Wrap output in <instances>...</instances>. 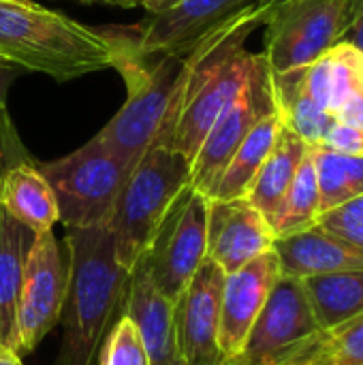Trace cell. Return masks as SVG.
Masks as SVG:
<instances>
[{
  "mask_svg": "<svg viewBox=\"0 0 363 365\" xmlns=\"http://www.w3.org/2000/svg\"><path fill=\"white\" fill-rule=\"evenodd\" d=\"M190 186V163L169 143L152 141L133 167L109 227L116 257L131 274L156 235L173 201Z\"/></svg>",
  "mask_w": 363,
  "mask_h": 365,
  "instance_id": "277c9868",
  "label": "cell"
},
{
  "mask_svg": "<svg viewBox=\"0 0 363 365\" xmlns=\"http://www.w3.org/2000/svg\"><path fill=\"white\" fill-rule=\"evenodd\" d=\"M302 79L308 96L336 120L338 109L363 81V53L342 41L302 68Z\"/></svg>",
  "mask_w": 363,
  "mask_h": 365,
  "instance_id": "e0dca14e",
  "label": "cell"
},
{
  "mask_svg": "<svg viewBox=\"0 0 363 365\" xmlns=\"http://www.w3.org/2000/svg\"><path fill=\"white\" fill-rule=\"evenodd\" d=\"M124 312L137 323L150 365H184L171 325L173 304H169L152 284L145 267L135 265L126 287Z\"/></svg>",
  "mask_w": 363,
  "mask_h": 365,
  "instance_id": "9a60e30c",
  "label": "cell"
},
{
  "mask_svg": "<svg viewBox=\"0 0 363 365\" xmlns=\"http://www.w3.org/2000/svg\"><path fill=\"white\" fill-rule=\"evenodd\" d=\"M68 287L62 308L64 334L56 365H92L107 325L122 304L131 274L116 257V237L107 225L66 229Z\"/></svg>",
  "mask_w": 363,
  "mask_h": 365,
  "instance_id": "6da1fadb",
  "label": "cell"
},
{
  "mask_svg": "<svg viewBox=\"0 0 363 365\" xmlns=\"http://www.w3.org/2000/svg\"><path fill=\"white\" fill-rule=\"evenodd\" d=\"M319 184V216L363 195V156H351L310 145Z\"/></svg>",
  "mask_w": 363,
  "mask_h": 365,
  "instance_id": "cb8c5ba5",
  "label": "cell"
},
{
  "mask_svg": "<svg viewBox=\"0 0 363 365\" xmlns=\"http://www.w3.org/2000/svg\"><path fill=\"white\" fill-rule=\"evenodd\" d=\"M282 128V118L278 111L265 115L257 122V126L248 133V137L242 141L212 190L205 195L210 201H229V199H242L246 197L252 180L257 178L261 165L270 156L278 133Z\"/></svg>",
  "mask_w": 363,
  "mask_h": 365,
  "instance_id": "ffe728a7",
  "label": "cell"
},
{
  "mask_svg": "<svg viewBox=\"0 0 363 365\" xmlns=\"http://www.w3.org/2000/svg\"><path fill=\"white\" fill-rule=\"evenodd\" d=\"M68 287V267L53 231L34 235L26 257L19 299H17V353H32L51 327L62 319Z\"/></svg>",
  "mask_w": 363,
  "mask_h": 365,
  "instance_id": "9c48e42d",
  "label": "cell"
},
{
  "mask_svg": "<svg viewBox=\"0 0 363 365\" xmlns=\"http://www.w3.org/2000/svg\"><path fill=\"white\" fill-rule=\"evenodd\" d=\"M263 24L270 71L306 68L342 43L349 0H274Z\"/></svg>",
  "mask_w": 363,
  "mask_h": 365,
  "instance_id": "8992f818",
  "label": "cell"
},
{
  "mask_svg": "<svg viewBox=\"0 0 363 365\" xmlns=\"http://www.w3.org/2000/svg\"><path fill=\"white\" fill-rule=\"evenodd\" d=\"M83 2H98V4H111V6H139V0H83Z\"/></svg>",
  "mask_w": 363,
  "mask_h": 365,
  "instance_id": "836d02e7",
  "label": "cell"
},
{
  "mask_svg": "<svg viewBox=\"0 0 363 365\" xmlns=\"http://www.w3.org/2000/svg\"><path fill=\"white\" fill-rule=\"evenodd\" d=\"M0 365H24V364H21V357H19L15 351H11V349H6L4 344H0Z\"/></svg>",
  "mask_w": 363,
  "mask_h": 365,
  "instance_id": "d6a6232c",
  "label": "cell"
},
{
  "mask_svg": "<svg viewBox=\"0 0 363 365\" xmlns=\"http://www.w3.org/2000/svg\"><path fill=\"white\" fill-rule=\"evenodd\" d=\"M280 276L282 274L274 250L225 276L218 329V349L223 361L235 357L242 351L255 321L265 308Z\"/></svg>",
  "mask_w": 363,
  "mask_h": 365,
  "instance_id": "4fadbf2b",
  "label": "cell"
},
{
  "mask_svg": "<svg viewBox=\"0 0 363 365\" xmlns=\"http://www.w3.org/2000/svg\"><path fill=\"white\" fill-rule=\"evenodd\" d=\"M113 68L126 81V101L109 124L98 133L101 141L128 165H137L156 139L169 107L186 81V58L135 56L120 36H113Z\"/></svg>",
  "mask_w": 363,
  "mask_h": 365,
  "instance_id": "3957f363",
  "label": "cell"
},
{
  "mask_svg": "<svg viewBox=\"0 0 363 365\" xmlns=\"http://www.w3.org/2000/svg\"><path fill=\"white\" fill-rule=\"evenodd\" d=\"M308 148L310 145H306L291 128L282 124L270 156L265 158L257 178L252 180L246 192V199L263 214V218L270 225H274L280 212V205L289 192V186L304 156L308 154Z\"/></svg>",
  "mask_w": 363,
  "mask_h": 365,
  "instance_id": "ac0fdd59",
  "label": "cell"
},
{
  "mask_svg": "<svg viewBox=\"0 0 363 365\" xmlns=\"http://www.w3.org/2000/svg\"><path fill=\"white\" fill-rule=\"evenodd\" d=\"M101 365H150L141 331L126 312L107 331L105 346L101 349Z\"/></svg>",
  "mask_w": 363,
  "mask_h": 365,
  "instance_id": "484cf974",
  "label": "cell"
},
{
  "mask_svg": "<svg viewBox=\"0 0 363 365\" xmlns=\"http://www.w3.org/2000/svg\"><path fill=\"white\" fill-rule=\"evenodd\" d=\"M274 229L246 199H208V259L233 274L274 246Z\"/></svg>",
  "mask_w": 363,
  "mask_h": 365,
  "instance_id": "7c38bea8",
  "label": "cell"
},
{
  "mask_svg": "<svg viewBox=\"0 0 363 365\" xmlns=\"http://www.w3.org/2000/svg\"><path fill=\"white\" fill-rule=\"evenodd\" d=\"M0 58L15 68L68 81L113 68L116 45L111 34L32 0H0Z\"/></svg>",
  "mask_w": 363,
  "mask_h": 365,
  "instance_id": "7a4b0ae2",
  "label": "cell"
},
{
  "mask_svg": "<svg viewBox=\"0 0 363 365\" xmlns=\"http://www.w3.org/2000/svg\"><path fill=\"white\" fill-rule=\"evenodd\" d=\"M342 41L363 53V0H349V28Z\"/></svg>",
  "mask_w": 363,
  "mask_h": 365,
  "instance_id": "4dcf8cb0",
  "label": "cell"
},
{
  "mask_svg": "<svg viewBox=\"0 0 363 365\" xmlns=\"http://www.w3.org/2000/svg\"><path fill=\"white\" fill-rule=\"evenodd\" d=\"M225 272L205 257L188 287L173 302V336L184 365H218L220 299Z\"/></svg>",
  "mask_w": 363,
  "mask_h": 365,
  "instance_id": "8fae6325",
  "label": "cell"
},
{
  "mask_svg": "<svg viewBox=\"0 0 363 365\" xmlns=\"http://www.w3.org/2000/svg\"><path fill=\"white\" fill-rule=\"evenodd\" d=\"M272 365H363V314L315 331Z\"/></svg>",
  "mask_w": 363,
  "mask_h": 365,
  "instance_id": "7402d4cb",
  "label": "cell"
},
{
  "mask_svg": "<svg viewBox=\"0 0 363 365\" xmlns=\"http://www.w3.org/2000/svg\"><path fill=\"white\" fill-rule=\"evenodd\" d=\"M36 167L53 190L66 229L107 225L133 171V165L113 154L98 135L68 156Z\"/></svg>",
  "mask_w": 363,
  "mask_h": 365,
  "instance_id": "5b68a950",
  "label": "cell"
},
{
  "mask_svg": "<svg viewBox=\"0 0 363 365\" xmlns=\"http://www.w3.org/2000/svg\"><path fill=\"white\" fill-rule=\"evenodd\" d=\"M175 2H180V0H139V6H143L145 11H150L152 15H156V13L167 11V9L173 6Z\"/></svg>",
  "mask_w": 363,
  "mask_h": 365,
  "instance_id": "1f68e13d",
  "label": "cell"
},
{
  "mask_svg": "<svg viewBox=\"0 0 363 365\" xmlns=\"http://www.w3.org/2000/svg\"><path fill=\"white\" fill-rule=\"evenodd\" d=\"M274 111H278V105L272 71L265 56L257 53L255 66L242 92L216 120L190 163V188L205 197L248 133L257 126L259 120Z\"/></svg>",
  "mask_w": 363,
  "mask_h": 365,
  "instance_id": "ba28073f",
  "label": "cell"
},
{
  "mask_svg": "<svg viewBox=\"0 0 363 365\" xmlns=\"http://www.w3.org/2000/svg\"><path fill=\"white\" fill-rule=\"evenodd\" d=\"M319 329L363 314V269H344L300 280Z\"/></svg>",
  "mask_w": 363,
  "mask_h": 365,
  "instance_id": "44dd1931",
  "label": "cell"
},
{
  "mask_svg": "<svg viewBox=\"0 0 363 365\" xmlns=\"http://www.w3.org/2000/svg\"><path fill=\"white\" fill-rule=\"evenodd\" d=\"M0 207L34 235L51 231L60 220L53 190L30 160L13 165L0 175Z\"/></svg>",
  "mask_w": 363,
  "mask_h": 365,
  "instance_id": "2e32d148",
  "label": "cell"
},
{
  "mask_svg": "<svg viewBox=\"0 0 363 365\" xmlns=\"http://www.w3.org/2000/svg\"><path fill=\"white\" fill-rule=\"evenodd\" d=\"M321 148L332 150V152H340V154L363 156V130L336 120L329 126V130L325 133Z\"/></svg>",
  "mask_w": 363,
  "mask_h": 365,
  "instance_id": "f1b7e54d",
  "label": "cell"
},
{
  "mask_svg": "<svg viewBox=\"0 0 363 365\" xmlns=\"http://www.w3.org/2000/svg\"><path fill=\"white\" fill-rule=\"evenodd\" d=\"M319 184H317V173H315V163L310 156V148L308 154L304 156L291 186L289 192L280 205V212L272 225L274 235L282 237L295 231H304L312 225H317L319 220Z\"/></svg>",
  "mask_w": 363,
  "mask_h": 365,
  "instance_id": "d4e9b609",
  "label": "cell"
},
{
  "mask_svg": "<svg viewBox=\"0 0 363 365\" xmlns=\"http://www.w3.org/2000/svg\"><path fill=\"white\" fill-rule=\"evenodd\" d=\"M0 68H15V66L11 62H6L4 58H0Z\"/></svg>",
  "mask_w": 363,
  "mask_h": 365,
  "instance_id": "e575fe53",
  "label": "cell"
},
{
  "mask_svg": "<svg viewBox=\"0 0 363 365\" xmlns=\"http://www.w3.org/2000/svg\"><path fill=\"white\" fill-rule=\"evenodd\" d=\"M13 68H0V175L11 169L17 163L30 160L28 154L21 148V141L11 124L9 111H6V73Z\"/></svg>",
  "mask_w": 363,
  "mask_h": 365,
  "instance_id": "83f0119b",
  "label": "cell"
},
{
  "mask_svg": "<svg viewBox=\"0 0 363 365\" xmlns=\"http://www.w3.org/2000/svg\"><path fill=\"white\" fill-rule=\"evenodd\" d=\"M272 79L282 124L291 128L306 145H321L325 133L336 120L308 96L304 90L302 68L272 73Z\"/></svg>",
  "mask_w": 363,
  "mask_h": 365,
  "instance_id": "603a6c76",
  "label": "cell"
},
{
  "mask_svg": "<svg viewBox=\"0 0 363 365\" xmlns=\"http://www.w3.org/2000/svg\"><path fill=\"white\" fill-rule=\"evenodd\" d=\"M272 250L285 278L304 280L344 269H363L362 255L319 225L276 237Z\"/></svg>",
  "mask_w": 363,
  "mask_h": 365,
  "instance_id": "5bb4252c",
  "label": "cell"
},
{
  "mask_svg": "<svg viewBox=\"0 0 363 365\" xmlns=\"http://www.w3.org/2000/svg\"><path fill=\"white\" fill-rule=\"evenodd\" d=\"M261 2L265 0H180L141 24L135 38H120L139 58H186L212 32Z\"/></svg>",
  "mask_w": 363,
  "mask_h": 365,
  "instance_id": "30bf717a",
  "label": "cell"
},
{
  "mask_svg": "<svg viewBox=\"0 0 363 365\" xmlns=\"http://www.w3.org/2000/svg\"><path fill=\"white\" fill-rule=\"evenodd\" d=\"M317 225L363 257V195L319 216Z\"/></svg>",
  "mask_w": 363,
  "mask_h": 365,
  "instance_id": "4316f807",
  "label": "cell"
},
{
  "mask_svg": "<svg viewBox=\"0 0 363 365\" xmlns=\"http://www.w3.org/2000/svg\"><path fill=\"white\" fill-rule=\"evenodd\" d=\"M336 120L363 130V81L359 83V88L344 101V105L338 109Z\"/></svg>",
  "mask_w": 363,
  "mask_h": 365,
  "instance_id": "f546056e",
  "label": "cell"
},
{
  "mask_svg": "<svg viewBox=\"0 0 363 365\" xmlns=\"http://www.w3.org/2000/svg\"><path fill=\"white\" fill-rule=\"evenodd\" d=\"M208 255V199L190 186L173 201L139 259L154 289L173 304Z\"/></svg>",
  "mask_w": 363,
  "mask_h": 365,
  "instance_id": "52a82bcc",
  "label": "cell"
},
{
  "mask_svg": "<svg viewBox=\"0 0 363 365\" xmlns=\"http://www.w3.org/2000/svg\"><path fill=\"white\" fill-rule=\"evenodd\" d=\"M34 233L0 207V344L17 353V299ZM19 355V353H17Z\"/></svg>",
  "mask_w": 363,
  "mask_h": 365,
  "instance_id": "d6986e66",
  "label": "cell"
}]
</instances>
